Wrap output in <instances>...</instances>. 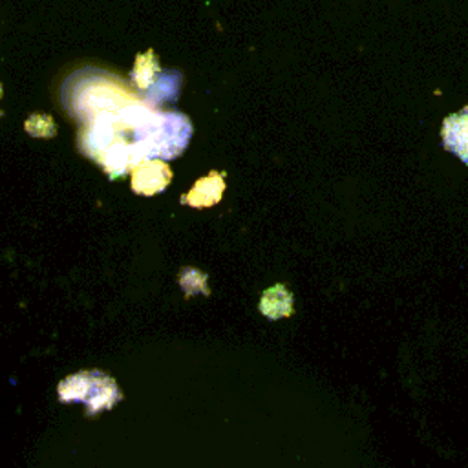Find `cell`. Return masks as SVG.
<instances>
[{"label": "cell", "instance_id": "cell-1", "mask_svg": "<svg viewBox=\"0 0 468 468\" xmlns=\"http://www.w3.org/2000/svg\"><path fill=\"white\" fill-rule=\"evenodd\" d=\"M58 395L62 402H82L90 413L108 410L121 400L115 382L99 371H82L64 378Z\"/></svg>", "mask_w": 468, "mask_h": 468}, {"label": "cell", "instance_id": "cell-2", "mask_svg": "<svg viewBox=\"0 0 468 468\" xmlns=\"http://www.w3.org/2000/svg\"><path fill=\"white\" fill-rule=\"evenodd\" d=\"M132 172V188L144 196L161 192L172 177V172L163 159H144Z\"/></svg>", "mask_w": 468, "mask_h": 468}, {"label": "cell", "instance_id": "cell-3", "mask_svg": "<svg viewBox=\"0 0 468 468\" xmlns=\"http://www.w3.org/2000/svg\"><path fill=\"white\" fill-rule=\"evenodd\" d=\"M442 143L468 165V108L450 115L442 122Z\"/></svg>", "mask_w": 468, "mask_h": 468}, {"label": "cell", "instance_id": "cell-4", "mask_svg": "<svg viewBox=\"0 0 468 468\" xmlns=\"http://www.w3.org/2000/svg\"><path fill=\"white\" fill-rule=\"evenodd\" d=\"M223 188H225V183L221 174H210L199 179L194 185V188L185 197H181V201L192 207H210L219 201Z\"/></svg>", "mask_w": 468, "mask_h": 468}, {"label": "cell", "instance_id": "cell-5", "mask_svg": "<svg viewBox=\"0 0 468 468\" xmlns=\"http://www.w3.org/2000/svg\"><path fill=\"white\" fill-rule=\"evenodd\" d=\"M159 73V66H157V60L154 57L152 51H148L146 55H141L137 57V62H135V68H133V73H132V79L135 82V86L143 91H146L154 82H155V75Z\"/></svg>", "mask_w": 468, "mask_h": 468}, {"label": "cell", "instance_id": "cell-6", "mask_svg": "<svg viewBox=\"0 0 468 468\" xmlns=\"http://www.w3.org/2000/svg\"><path fill=\"white\" fill-rule=\"evenodd\" d=\"M0 91H2V90H0Z\"/></svg>", "mask_w": 468, "mask_h": 468}]
</instances>
